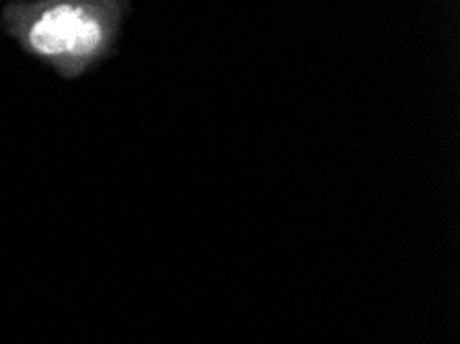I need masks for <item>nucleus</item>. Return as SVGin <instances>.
Masks as SVG:
<instances>
[{
    "instance_id": "obj_1",
    "label": "nucleus",
    "mask_w": 460,
    "mask_h": 344,
    "mask_svg": "<svg viewBox=\"0 0 460 344\" xmlns=\"http://www.w3.org/2000/svg\"><path fill=\"white\" fill-rule=\"evenodd\" d=\"M33 50L44 56L92 54L102 41V27L85 11L60 4L46 11L30 31Z\"/></svg>"
}]
</instances>
